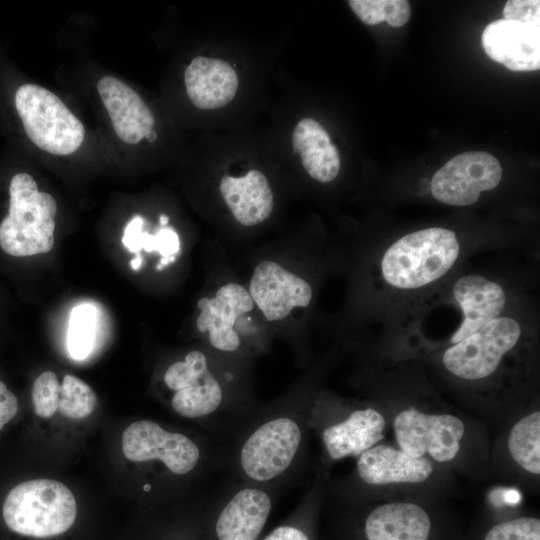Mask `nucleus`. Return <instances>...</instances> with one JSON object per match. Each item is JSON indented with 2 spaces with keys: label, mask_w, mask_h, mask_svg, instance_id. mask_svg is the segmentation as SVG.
Returning a JSON list of instances; mask_svg holds the SVG:
<instances>
[{
  "label": "nucleus",
  "mask_w": 540,
  "mask_h": 540,
  "mask_svg": "<svg viewBox=\"0 0 540 540\" xmlns=\"http://www.w3.org/2000/svg\"><path fill=\"white\" fill-rule=\"evenodd\" d=\"M502 173V167L493 155L482 151L465 152L450 159L433 175L430 192L436 200L447 205H472L482 192L499 185Z\"/></svg>",
  "instance_id": "obj_7"
},
{
  "label": "nucleus",
  "mask_w": 540,
  "mask_h": 540,
  "mask_svg": "<svg viewBox=\"0 0 540 540\" xmlns=\"http://www.w3.org/2000/svg\"><path fill=\"white\" fill-rule=\"evenodd\" d=\"M144 218L140 215L134 216L124 229L122 242L124 246L133 253L138 254L141 248V238L143 234Z\"/></svg>",
  "instance_id": "obj_31"
},
{
  "label": "nucleus",
  "mask_w": 540,
  "mask_h": 540,
  "mask_svg": "<svg viewBox=\"0 0 540 540\" xmlns=\"http://www.w3.org/2000/svg\"><path fill=\"white\" fill-rule=\"evenodd\" d=\"M164 382L175 391L171 405L183 417L210 415L222 403V388L210 372L206 356L200 351H191L184 361L170 365L164 374Z\"/></svg>",
  "instance_id": "obj_10"
},
{
  "label": "nucleus",
  "mask_w": 540,
  "mask_h": 540,
  "mask_svg": "<svg viewBox=\"0 0 540 540\" xmlns=\"http://www.w3.org/2000/svg\"><path fill=\"white\" fill-rule=\"evenodd\" d=\"M96 325V311L89 304L79 305L71 311L67 346L72 358H86L93 347Z\"/></svg>",
  "instance_id": "obj_26"
},
{
  "label": "nucleus",
  "mask_w": 540,
  "mask_h": 540,
  "mask_svg": "<svg viewBox=\"0 0 540 540\" xmlns=\"http://www.w3.org/2000/svg\"><path fill=\"white\" fill-rule=\"evenodd\" d=\"M184 84L195 107L217 109L226 106L235 97L238 76L224 60L197 56L185 69Z\"/></svg>",
  "instance_id": "obj_16"
},
{
  "label": "nucleus",
  "mask_w": 540,
  "mask_h": 540,
  "mask_svg": "<svg viewBox=\"0 0 540 540\" xmlns=\"http://www.w3.org/2000/svg\"><path fill=\"white\" fill-rule=\"evenodd\" d=\"M168 222H169V217L168 216H166L164 214L160 215L159 223H160V225L162 227H165L168 224Z\"/></svg>",
  "instance_id": "obj_35"
},
{
  "label": "nucleus",
  "mask_w": 540,
  "mask_h": 540,
  "mask_svg": "<svg viewBox=\"0 0 540 540\" xmlns=\"http://www.w3.org/2000/svg\"><path fill=\"white\" fill-rule=\"evenodd\" d=\"M481 42L485 53L511 71L540 68V25L498 19L486 26Z\"/></svg>",
  "instance_id": "obj_12"
},
{
  "label": "nucleus",
  "mask_w": 540,
  "mask_h": 540,
  "mask_svg": "<svg viewBox=\"0 0 540 540\" xmlns=\"http://www.w3.org/2000/svg\"><path fill=\"white\" fill-rule=\"evenodd\" d=\"M384 417L373 408L353 411L345 420L322 433L324 447L332 460L360 456L383 438Z\"/></svg>",
  "instance_id": "obj_19"
},
{
  "label": "nucleus",
  "mask_w": 540,
  "mask_h": 540,
  "mask_svg": "<svg viewBox=\"0 0 540 540\" xmlns=\"http://www.w3.org/2000/svg\"><path fill=\"white\" fill-rule=\"evenodd\" d=\"M397 442L413 457L428 453L437 462L451 461L459 452L465 426L450 414H426L416 409L401 411L394 419Z\"/></svg>",
  "instance_id": "obj_8"
},
{
  "label": "nucleus",
  "mask_w": 540,
  "mask_h": 540,
  "mask_svg": "<svg viewBox=\"0 0 540 540\" xmlns=\"http://www.w3.org/2000/svg\"><path fill=\"white\" fill-rule=\"evenodd\" d=\"M8 194V211L0 222L2 250L16 257L52 250L58 211L53 195L40 191L35 178L27 172L12 176Z\"/></svg>",
  "instance_id": "obj_2"
},
{
  "label": "nucleus",
  "mask_w": 540,
  "mask_h": 540,
  "mask_svg": "<svg viewBox=\"0 0 540 540\" xmlns=\"http://www.w3.org/2000/svg\"><path fill=\"white\" fill-rule=\"evenodd\" d=\"M484 540H540V520L522 517L495 525Z\"/></svg>",
  "instance_id": "obj_28"
},
{
  "label": "nucleus",
  "mask_w": 540,
  "mask_h": 540,
  "mask_svg": "<svg viewBox=\"0 0 540 540\" xmlns=\"http://www.w3.org/2000/svg\"><path fill=\"white\" fill-rule=\"evenodd\" d=\"M360 478L370 485L420 483L433 472L425 457H413L390 446H373L363 452L357 462Z\"/></svg>",
  "instance_id": "obj_17"
},
{
  "label": "nucleus",
  "mask_w": 540,
  "mask_h": 540,
  "mask_svg": "<svg viewBox=\"0 0 540 540\" xmlns=\"http://www.w3.org/2000/svg\"><path fill=\"white\" fill-rule=\"evenodd\" d=\"M77 515L74 495L63 483L35 479L15 486L3 503V518L13 532L36 538L62 534Z\"/></svg>",
  "instance_id": "obj_3"
},
{
  "label": "nucleus",
  "mask_w": 540,
  "mask_h": 540,
  "mask_svg": "<svg viewBox=\"0 0 540 540\" xmlns=\"http://www.w3.org/2000/svg\"><path fill=\"white\" fill-rule=\"evenodd\" d=\"M61 385L55 373L45 371L34 381L32 402L37 416L47 419L58 410Z\"/></svg>",
  "instance_id": "obj_27"
},
{
  "label": "nucleus",
  "mask_w": 540,
  "mask_h": 540,
  "mask_svg": "<svg viewBox=\"0 0 540 540\" xmlns=\"http://www.w3.org/2000/svg\"><path fill=\"white\" fill-rule=\"evenodd\" d=\"M522 333L517 319L502 315L448 347L442 357L443 365L460 379H485L496 372L504 357L519 343Z\"/></svg>",
  "instance_id": "obj_5"
},
{
  "label": "nucleus",
  "mask_w": 540,
  "mask_h": 540,
  "mask_svg": "<svg viewBox=\"0 0 540 540\" xmlns=\"http://www.w3.org/2000/svg\"><path fill=\"white\" fill-rule=\"evenodd\" d=\"M98 94L116 136L125 144L137 145L154 130L155 118L142 97L124 81L103 76Z\"/></svg>",
  "instance_id": "obj_15"
},
{
  "label": "nucleus",
  "mask_w": 540,
  "mask_h": 540,
  "mask_svg": "<svg viewBox=\"0 0 540 540\" xmlns=\"http://www.w3.org/2000/svg\"><path fill=\"white\" fill-rule=\"evenodd\" d=\"M264 540H309L300 529L293 526H280L273 530Z\"/></svg>",
  "instance_id": "obj_32"
},
{
  "label": "nucleus",
  "mask_w": 540,
  "mask_h": 540,
  "mask_svg": "<svg viewBox=\"0 0 540 540\" xmlns=\"http://www.w3.org/2000/svg\"><path fill=\"white\" fill-rule=\"evenodd\" d=\"M431 521L417 504L387 503L376 507L367 517L368 540H428Z\"/></svg>",
  "instance_id": "obj_21"
},
{
  "label": "nucleus",
  "mask_w": 540,
  "mask_h": 540,
  "mask_svg": "<svg viewBox=\"0 0 540 540\" xmlns=\"http://www.w3.org/2000/svg\"><path fill=\"white\" fill-rule=\"evenodd\" d=\"M348 3L367 25H376L385 20L393 27H401L411 15L409 2L405 0H350Z\"/></svg>",
  "instance_id": "obj_24"
},
{
  "label": "nucleus",
  "mask_w": 540,
  "mask_h": 540,
  "mask_svg": "<svg viewBox=\"0 0 540 540\" xmlns=\"http://www.w3.org/2000/svg\"><path fill=\"white\" fill-rule=\"evenodd\" d=\"M249 293L269 321L286 318L295 307H307L312 299L306 280L273 261H262L256 266Z\"/></svg>",
  "instance_id": "obj_11"
},
{
  "label": "nucleus",
  "mask_w": 540,
  "mask_h": 540,
  "mask_svg": "<svg viewBox=\"0 0 540 540\" xmlns=\"http://www.w3.org/2000/svg\"><path fill=\"white\" fill-rule=\"evenodd\" d=\"M14 106L26 136L40 150L68 156L83 144V123L49 89L34 83L22 84L15 91Z\"/></svg>",
  "instance_id": "obj_4"
},
{
  "label": "nucleus",
  "mask_w": 540,
  "mask_h": 540,
  "mask_svg": "<svg viewBox=\"0 0 540 540\" xmlns=\"http://www.w3.org/2000/svg\"><path fill=\"white\" fill-rule=\"evenodd\" d=\"M157 252L162 258L176 257L180 252L178 234L170 227H162L156 233Z\"/></svg>",
  "instance_id": "obj_30"
},
{
  "label": "nucleus",
  "mask_w": 540,
  "mask_h": 540,
  "mask_svg": "<svg viewBox=\"0 0 540 540\" xmlns=\"http://www.w3.org/2000/svg\"><path fill=\"white\" fill-rule=\"evenodd\" d=\"M452 293L462 312V321L449 339L451 345L502 316L507 303L505 289L498 282L478 274L464 275L457 279Z\"/></svg>",
  "instance_id": "obj_14"
},
{
  "label": "nucleus",
  "mask_w": 540,
  "mask_h": 540,
  "mask_svg": "<svg viewBox=\"0 0 540 540\" xmlns=\"http://www.w3.org/2000/svg\"><path fill=\"white\" fill-rule=\"evenodd\" d=\"M302 441L298 422L279 416L258 426L243 443L239 463L246 477L267 482L285 473L292 465Z\"/></svg>",
  "instance_id": "obj_6"
},
{
  "label": "nucleus",
  "mask_w": 540,
  "mask_h": 540,
  "mask_svg": "<svg viewBox=\"0 0 540 540\" xmlns=\"http://www.w3.org/2000/svg\"><path fill=\"white\" fill-rule=\"evenodd\" d=\"M176 260V257H169V258H161L159 265H157V269L161 270L162 267L169 265L170 263H173Z\"/></svg>",
  "instance_id": "obj_33"
},
{
  "label": "nucleus",
  "mask_w": 540,
  "mask_h": 540,
  "mask_svg": "<svg viewBox=\"0 0 540 540\" xmlns=\"http://www.w3.org/2000/svg\"><path fill=\"white\" fill-rule=\"evenodd\" d=\"M220 192L234 218L244 226H254L266 220L274 205L272 190L266 176L250 170L245 176H224Z\"/></svg>",
  "instance_id": "obj_20"
},
{
  "label": "nucleus",
  "mask_w": 540,
  "mask_h": 540,
  "mask_svg": "<svg viewBox=\"0 0 540 540\" xmlns=\"http://www.w3.org/2000/svg\"><path fill=\"white\" fill-rule=\"evenodd\" d=\"M512 459L525 471L540 474V412L522 417L509 432Z\"/></svg>",
  "instance_id": "obj_23"
},
{
  "label": "nucleus",
  "mask_w": 540,
  "mask_h": 540,
  "mask_svg": "<svg viewBox=\"0 0 540 540\" xmlns=\"http://www.w3.org/2000/svg\"><path fill=\"white\" fill-rule=\"evenodd\" d=\"M460 252L454 231L443 227L420 229L397 239L384 251L380 273L389 287L416 291L447 275L458 262Z\"/></svg>",
  "instance_id": "obj_1"
},
{
  "label": "nucleus",
  "mask_w": 540,
  "mask_h": 540,
  "mask_svg": "<svg viewBox=\"0 0 540 540\" xmlns=\"http://www.w3.org/2000/svg\"><path fill=\"white\" fill-rule=\"evenodd\" d=\"M503 19L540 25V1L510 0L503 8Z\"/></svg>",
  "instance_id": "obj_29"
},
{
  "label": "nucleus",
  "mask_w": 540,
  "mask_h": 540,
  "mask_svg": "<svg viewBox=\"0 0 540 540\" xmlns=\"http://www.w3.org/2000/svg\"><path fill=\"white\" fill-rule=\"evenodd\" d=\"M130 264L134 270H137L141 266L142 258L139 253L136 255L134 259L131 260Z\"/></svg>",
  "instance_id": "obj_34"
},
{
  "label": "nucleus",
  "mask_w": 540,
  "mask_h": 540,
  "mask_svg": "<svg viewBox=\"0 0 540 540\" xmlns=\"http://www.w3.org/2000/svg\"><path fill=\"white\" fill-rule=\"evenodd\" d=\"M146 139H147V141L150 142V143L156 141V139H157V133H156V131H155V130H152V131L149 133V135L146 137Z\"/></svg>",
  "instance_id": "obj_36"
},
{
  "label": "nucleus",
  "mask_w": 540,
  "mask_h": 540,
  "mask_svg": "<svg viewBox=\"0 0 540 540\" xmlns=\"http://www.w3.org/2000/svg\"><path fill=\"white\" fill-rule=\"evenodd\" d=\"M97 397L93 389L73 375H65L61 384L58 410L69 419H84L95 409Z\"/></svg>",
  "instance_id": "obj_25"
},
{
  "label": "nucleus",
  "mask_w": 540,
  "mask_h": 540,
  "mask_svg": "<svg viewBox=\"0 0 540 540\" xmlns=\"http://www.w3.org/2000/svg\"><path fill=\"white\" fill-rule=\"evenodd\" d=\"M267 492L254 487L237 491L224 506L216 522L219 540H256L271 511Z\"/></svg>",
  "instance_id": "obj_18"
},
{
  "label": "nucleus",
  "mask_w": 540,
  "mask_h": 540,
  "mask_svg": "<svg viewBox=\"0 0 540 540\" xmlns=\"http://www.w3.org/2000/svg\"><path fill=\"white\" fill-rule=\"evenodd\" d=\"M197 307L200 314L196 326L201 333L208 332L212 346L227 352L237 350L240 337L234 325L239 316L254 307L249 291L242 285L229 283L220 287L214 297L200 298Z\"/></svg>",
  "instance_id": "obj_13"
},
{
  "label": "nucleus",
  "mask_w": 540,
  "mask_h": 540,
  "mask_svg": "<svg viewBox=\"0 0 540 540\" xmlns=\"http://www.w3.org/2000/svg\"><path fill=\"white\" fill-rule=\"evenodd\" d=\"M122 451L134 462L160 460L177 475L192 471L200 458L199 447L190 438L167 431L150 420L133 422L125 429Z\"/></svg>",
  "instance_id": "obj_9"
},
{
  "label": "nucleus",
  "mask_w": 540,
  "mask_h": 540,
  "mask_svg": "<svg viewBox=\"0 0 540 540\" xmlns=\"http://www.w3.org/2000/svg\"><path fill=\"white\" fill-rule=\"evenodd\" d=\"M293 149L306 172L315 180L328 183L340 170V156L328 132L312 118H304L293 131Z\"/></svg>",
  "instance_id": "obj_22"
}]
</instances>
